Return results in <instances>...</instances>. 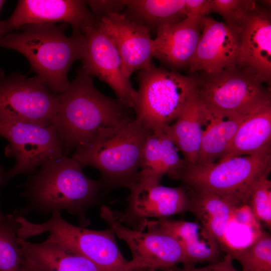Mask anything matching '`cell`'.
Returning <instances> with one entry per match:
<instances>
[{
	"mask_svg": "<svg viewBox=\"0 0 271 271\" xmlns=\"http://www.w3.org/2000/svg\"><path fill=\"white\" fill-rule=\"evenodd\" d=\"M135 118L149 130H162L180 114L195 88L192 74L156 67L140 71Z\"/></svg>",
	"mask_w": 271,
	"mask_h": 271,
	"instance_id": "8",
	"label": "cell"
},
{
	"mask_svg": "<svg viewBox=\"0 0 271 271\" xmlns=\"http://www.w3.org/2000/svg\"><path fill=\"white\" fill-rule=\"evenodd\" d=\"M24 263L46 271H101L93 262L48 236L40 243L17 237Z\"/></svg>",
	"mask_w": 271,
	"mask_h": 271,
	"instance_id": "19",
	"label": "cell"
},
{
	"mask_svg": "<svg viewBox=\"0 0 271 271\" xmlns=\"http://www.w3.org/2000/svg\"><path fill=\"white\" fill-rule=\"evenodd\" d=\"M201 36L189 67L190 74H211L236 67L239 50L237 34L225 23L211 17L199 23Z\"/></svg>",
	"mask_w": 271,
	"mask_h": 271,
	"instance_id": "17",
	"label": "cell"
},
{
	"mask_svg": "<svg viewBox=\"0 0 271 271\" xmlns=\"http://www.w3.org/2000/svg\"><path fill=\"white\" fill-rule=\"evenodd\" d=\"M59 106V94L38 76L6 74L0 69V119L50 125Z\"/></svg>",
	"mask_w": 271,
	"mask_h": 271,
	"instance_id": "11",
	"label": "cell"
},
{
	"mask_svg": "<svg viewBox=\"0 0 271 271\" xmlns=\"http://www.w3.org/2000/svg\"><path fill=\"white\" fill-rule=\"evenodd\" d=\"M195 73V92L207 113L214 117H246L271 104L269 87L234 67L208 74Z\"/></svg>",
	"mask_w": 271,
	"mask_h": 271,
	"instance_id": "6",
	"label": "cell"
},
{
	"mask_svg": "<svg viewBox=\"0 0 271 271\" xmlns=\"http://www.w3.org/2000/svg\"><path fill=\"white\" fill-rule=\"evenodd\" d=\"M19 225L13 214L0 218V271H22L23 260L17 243Z\"/></svg>",
	"mask_w": 271,
	"mask_h": 271,
	"instance_id": "28",
	"label": "cell"
},
{
	"mask_svg": "<svg viewBox=\"0 0 271 271\" xmlns=\"http://www.w3.org/2000/svg\"><path fill=\"white\" fill-rule=\"evenodd\" d=\"M232 257L226 253L221 260L214 262L209 263L207 265L196 267L195 266L178 265L173 266L165 271H240L234 266Z\"/></svg>",
	"mask_w": 271,
	"mask_h": 271,
	"instance_id": "32",
	"label": "cell"
},
{
	"mask_svg": "<svg viewBox=\"0 0 271 271\" xmlns=\"http://www.w3.org/2000/svg\"><path fill=\"white\" fill-rule=\"evenodd\" d=\"M4 174L5 172L4 167L3 166H0V187L1 185H3ZM4 215L3 214L0 208V218Z\"/></svg>",
	"mask_w": 271,
	"mask_h": 271,
	"instance_id": "35",
	"label": "cell"
},
{
	"mask_svg": "<svg viewBox=\"0 0 271 271\" xmlns=\"http://www.w3.org/2000/svg\"><path fill=\"white\" fill-rule=\"evenodd\" d=\"M199 23L186 18L160 28L153 39L154 57L172 71L189 68L201 36Z\"/></svg>",
	"mask_w": 271,
	"mask_h": 271,
	"instance_id": "18",
	"label": "cell"
},
{
	"mask_svg": "<svg viewBox=\"0 0 271 271\" xmlns=\"http://www.w3.org/2000/svg\"><path fill=\"white\" fill-rule=\"evenodd\" d=\"M257 5L251 0H209V13L220 15L236 33Z\"/></svg>",
	"mask_w": 271,
	"mask_h": 271,
	"instance_id": "29",
	"label": "cell"
},
{
	"mask_svg": "<svg viewBox=\"0 0 271 271\" xmlns=\"http://www.w3.org/2000/svg\"><path fill=\"white\" fill-rule=\"evenodd\" d=\"M208 121L206 109L194 88L179 116L163 129L182 152L187 167L196 163L203 126Z\"/></svg>",
	"mask_w": 271,
	"mask_h": 271,
	"instance_id": "22",
	"label": "cell"
},
{
	"mask_svg": "<svg viewBox=\"0 0 271 271\" xmlns=\"http://www.w3.org/2000/svg\"><path fill=\"white\" fill-rule=\"evenodd\" d=\"M0 137L9 142L6 156L14 158L13 167L4 176L3 185L20 174H32L46 161L63 155L55 126L0 119Z\"/></svg>",
	"mask_w": 271,
	"mask_h": 271,
	"instance_id": "10",
	"label": "cell"
},
{
	"mask_svg": "<svg viewBox=\"0 0 271 271\" xmlns=\"http://www.w3.org/2000/svg\"><path fill=\"white\" fill-rule=\"evenodd\" d=\"M70 24L72 33L84 35L95 26V20L82 0H20L8 19L0 21V37L28 24Z\"/></svg>",
	"mask_w": 271,
	"mask_h": 271,
	"instance_id": "13",
	"label": "cell"
},
{
	"mask_svg": "<svg viewBox=\"0 0 271 271\" xmlns=\"http://www.w3.org/2000/svg\"><path fill=\"white\" fill-rule=\"evenodd\" d=\"M171 139L162 130H150L144 145L139 180L160 182L167 175L178 180L187 166Z\"/></svg>",
	"mask_w": 271,
	"mask_h": 271,
	"instance_id": "20",
	"label": "cell"
},
{
	"mask_svg": "<svg viewBox=\"0 0 271 271\" xmlns=\"http://www.w3.org/2000/svg\"><path fill=\"white\" fill-rule=\"evenodd\" d=\"M207 114L208 121L201 138L196 165H209L219 160L227 151L238 127L247 117H214Z\"/></svg>",
	"mask_w": 271,
	"mask_h": 271,
	"instance_id": "26",
	"label": "cell"
},
{
	"mask_svg": "<svg viewBox=\"0 0 271 271\" xmlns=\"http://www.w3.org/2000/svg\"><path fill=\"white\" fill-rule=\"evenodd\" d=\"M155 222L177 240L189 265L214 262L223 258L220 246L200 223L169 218L158 219Z\"/></svg>",
	"mask_w": 271,
	"mask_h": 271,
	"instance_id": "21",
	"label": "cell"
},
{
	"mask_svg": "<svg viewBox=\"0 0 271 271\" xmlns=\"http://www.w3.org/2000/svg\"><path fill=\"white\" fill-rule=\"evenodd\" d=\"M270 169V153L237 156L186 167L178 180L196 192L215 194L241 207L247 205L254 187Z\"/></svg>",
	"mask_w": 271,
	"mask_h": 271,
	"instance_id": "5",
	"label": "cell"
},
{
	"mask_svg": "<svg viewBox=\"0 0 271 271\" xmlns=\"http://www.w3.org/2000/svg\"><path fill=\"white\" fill-rule=\"evenodd\" d=\"M5 2V1L0 0V13Z\"/></svg>",
	"mask_w": 271,
	"mask_h": 271,
	"instance_id": "36",
	"label": "cell"
},
{
	"mask_svg": "<svg viewBox=\"0 0 271 271\" xmlns=\"http://www.w3.org/2000/svg\"><path fill=\"white\" fill-rule=\"evenodd\" d=\"M134 271H144V270H141V269H136V270H134Z\"/></svg>",
	"mask_w": 271,
	"mask_h": 271,
	"instance_id": "37",
	"label": "cell"
},
{
	"mask_svg": "<svg viewBox=\"0 0 271 271\" xmlns=\"http://www.w3.org/2000/svg\"><path fill=\"white\" fill-rule=\"evenodd\" d=\"M189 189L191 196L189 212L195 216L198 222L224 251L227 228L233 212L240 207L218 195L198 193Z\"/></svg>",
	"mask_w": 271,
	"mask_h": 271,
	"instance_id": "24",
	"label": "cell"
},
{
	"mask_svg": "<svg viewBox=\"0 0 271 271\" xmlns=\"http://www.w3.org/2000/svg\"><path fill=\"white\" fill-rule=\"evenodd\" d=\"M22 271H46V270L30 266L25 264L23 262Z\"/></svg>",
	"mask_w": 271,
	"mask_h": 271,
	"instance_id": "34",
	"label": "cell"
},
{
	"mask_svg": "<svg viewBox=\"0 0 271 271\" xmlns=\"http://www.w3.org/2000/svg\"><path fill=\"white\" fill-rule=\"evenodd\" d=\"M93 78L81 66L68 88L59 94V109L52 124L62 141L63 155L87 144L100 128L132 116L130 108L97 89Z\"/></svg>",
	"mask_w": 271,
	"mask_h": 271,
	"instance_id": "2",
	"label": "cell"
},
{
	"mask_svg": "<svg viewBox=\"0 0 271 271\" xmlns=\"http://www.w3.org/2000/svg\"><path fill=\"white\" fill-rule=\"evenodd\" d=\"M129 189L127 207L122 213H114L120 223L133 229H145L149 218H169L189 212L190 190L183 184L169 187L159 182L139 180Z\"/></svg>",
	"mask_w": 271,
	"mask_h": 271,
	"instance_id": "12",
	"label": "cell"
},
{
	"mask_svg": "<svg viewBox=\"0 0 271 271\" xmlns=\"http://www.w3.org/2000/svg\"><path fill=\"white\" fill-rule=\"evenodd\" d=\"M255 220L271 228V181L268 176L261 178L254 187L247 203Z\"/></svg>",
	"mask_w": 271,
	"mask_h": 271,
	"instance_id": "30",
	"label": "cell"
},
{
	"mask_svg": "<svg viewBox=\"0 0 271 271\" xmlns=\"http://www.w3.org/2000/svg\"><path fill=\"white\" fill-rule=\"evenodd\" d=\"M239 50L236 67L269 84L271 78V16L257 5L236 32Z\"/></svg>",
	"mask_w": 271,
	"mask_h": 271,
	"instance_id": "15",
	"label": "cell"
},
{
	"mask_svg": "<svg viewBox=\"0 0 271 271\" xmlns=\"http://www.w3.org/2000/svg\"><path fill=\"white\" fill-rule=\"evenodd\" d=\"M95 26L107 35L115 46L126 77L129 78L134 71L154 64L153 40L145 26L130 20L122 13L102 18Z\"/></svg>",
	"mask_w": 271,
	"mask_h": 271,
	"instance_id": "16",
	"label": "cell"
},
{
	"mask_svg": "<svg viewBox=\"0 0 271 271\" xmlns=\"http://www.w3.org/2000/svg\"><path fill=\"white\" fill-rule=\"evenodd\" d=\"M84 36L86 48L82 66L93 77L106 83L123 104L133 108L137 91L122 72L120 57L111 39L97 26L89 29Z\"/></svg>",
	"mask_w": 271,
	"mask_h": 271,
	"instance_id": "14",
	"label": "cell"
},
{
	"mask_svg": "<svg viewBox=\"0 0 271 271\" xmlns=\"http://www.w3.org/2000/svg\"><path fill=\"white\" fill-rule=\"evenodd\" d=\"M122 13L130 20L156 32L162 26L187 18L185 0H124Z\"/></svg>",
	"mask_w": 271,
	"mask_h": 271,
	"instance_id": "25",
	"label": "cell"
},
{
	"mask_svg": "<svg viewBox=\"0 0 271 271\" xmlns=\"http://www.w3.org/2000/svg\"><path fill=\"white\" fill-rule=\"evenodd\" d=\"M85 2L93 16L95 26L104 17L113 14L121 13L125 7L124 0H90L85 1Z\"/></svg>",
	"mask_w": 271,
	"mask_h": 271,
	"instance_id": "31",
	"label": "cell"
},
{
	"mask_svg": "<svg viewBox=\"0 0 271 271\" xmlns=\"http://www.w3.org/2000/svg\"><path fill=\"white\" fill-rule=\"evenodd\" d=\"M228 254L240 264L241 271H271V237L261 231L249 244Z\"/></svg>",
	"mask_w": 271,
	"mask_h": 271,
	"instance_id": "27",
	"label": "cell"
},
{
	"mask_svg": "<svg viewBox=\"0 0 271 271\" xmlns=\"http://www.w3.org/2000/svg\"><path fill=\"white\" fill-rule=\"evenodd\" d=\"M17 237L26 240L44 233L93 262L101 271H132L123 256L110 227L102 230L87 229L69 223L55 212L42 223L16 217Z\"/></svg>",
	"mask_w": 271,
	"mask_h": 271,
	"instance_id": "7",
	"label": "cell"
},
{
	"mask_svg": "<svg viewBox=\"0 0 271 271\" xmlns=\"http://www.w3.org/2000/svg\"><path fill=\"white\" fill-rule=\"evenodd\" d=\"M270 145L271 104H269L243 121L219 160L233 157L269 154Z\"/></svg>",
	"mask_w": 271,
	"mask_h": 271,
	"instance_id": "23",
	"label": "cell"
},
{
	"mask_svg": "<svg viewBox=\"0 0 271 271\" xmlns=\"http://www.w3.org/2000/svg\"><path fill=\"white\" fill-rule=\"evenodd\" d=\"M68 24H28L20 31L0 37V47L17 51L28 60L34 72L54 93L69 87L68 73L72 64L82 61L86 54L85 37L82 34L67 36Z\"/></svg>",
	"mask_w": 271,
	"mask_h": 271,
	"instance_id": "3",
	"label": "cell"
},
{
	"mask_svg": "<svg viewBox=\"0 0 271 271\" xmlns=\"http://www.w3.org/2000/svg\"><path fill=\"white\" fill-rule=\"evenodd\" d=\"M150 130L131 116L100 128L71 157L82 167H92L100 172L103 189H129L138 181L142 151Z\"/></svg>",
	"mask_w": 271,
	"mask_h": 271,
	"instance_id": "4",
	"label": "cell"
},
{
	"mask_svg": "<svg viewBox=\"0 0 271 271\" xmlns=\"http://www.w3.org/2000/svg\"><path fill=\"white\" fill-rule=\"evenodd\" d=\"M99 215L130 249L132 259L129 265L132 271H165L180 263L189 265L178 242L158 226L155 220H148L144 229H135L120 223L114 211L106 205L101 207Z\"/></svg>",
	"mask_w": 271,
	"mask_h": 271,
	"instance_id": "9",
	"label": "cell"
},
{
	"mask_svg": "<svg viewBox=\"0 0 271 271\" xmlns=\"http://www.w3.org/2000/svg\"><path fill=\"white\" fill-rule=\"evenodd\" d=\"M82 168L65 155L44 162L22 185L20 195L28 202L13 214L24 217L36 212L47 215L66 210L77 217L80 226H86L89 220L86 213L98 202L103 186L100 179L87 177Z\"/></svg>",
	"mask_w": 271,
	"mask_h": 271,
	"instance_id": "1",
	"label": "cell"
},
{
	"mask_svg": "<svg viewBox=\"0 0 271 271\" xmlns=\"http://www.w3.org/2000/svg\"><path fill=\"white\" fill-rule=\"evenodd\" d=\"M187 18L199 22L209 14V0H185Z\"/></svg>",
	"mask_w": 271,
	"mask_h": 271,
	"instance_id": "33",
	"label": "cell"
}]
</instances>
